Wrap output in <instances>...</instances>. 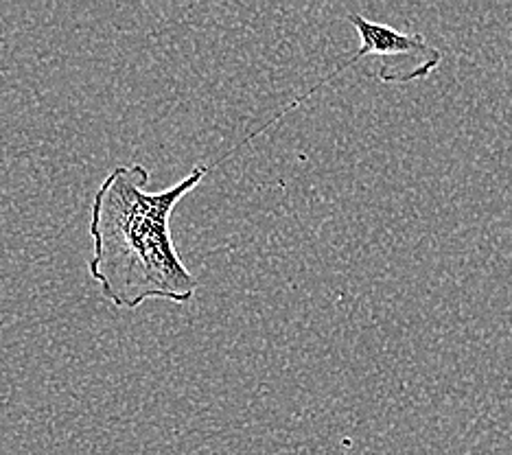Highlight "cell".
<instances>
[{"mask_svg":"<svg viewBox=\"0 0 512 455\" xmlns=\"http://www.w3.org/2000/svg\"><path fill=\"white\" fill-rule=\"evenodd\" d=\"M348 22H351L359 35L357 53L348 57L340 66H335L333 73L322 77L316 86L305 92L307 97H313V92H318L324 84L340 77L344 70L366 60V57L381 60L377 68V79L383 81V84H410V81L425 79L442 62L440 49H436L421 33L399 31L390 25L372 22L359 14H348Z\"/></svg>","mask_w":512,"mask_h":455,"instance_id":"cell-2","label":"cell"},{"mask_svg":"<svg viewBox=\"0 0 512 455\" xmlns=\"http://www.w3.org/2000/svg\"><path fill=\"white\" fill-rule=\"evenodd\" d=\"M213 165H197L184 180L162 191H147L151 173L143 165L114 167L90 206L92 259L88 272L101 296L116 309L134 311L147 300L191 302L197 278L173 245V208L202 184Z\"/></svg>","mask_w":512,"mask_h":455,"instance_id":"cell-1","label":"cell"}]
</instances>
